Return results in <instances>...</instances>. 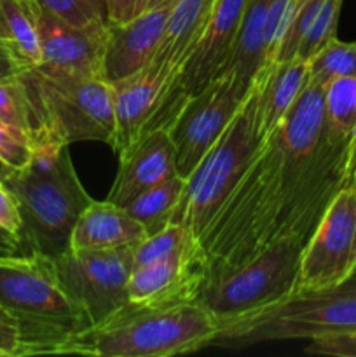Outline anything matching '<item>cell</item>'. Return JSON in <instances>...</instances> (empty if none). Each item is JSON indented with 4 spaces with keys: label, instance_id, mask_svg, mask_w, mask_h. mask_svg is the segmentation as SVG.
<instances>
[{
    "label": "cell",
    "instance_id": "cell-1",
    "mask_svg": "<svg viewBox=\"0 0 356 357\" xmlns=\"http://www.w3.org/2000/svg\"><path fill=\"white\" fill-rule=\"evenodd\" d=\"M346 149L348 142L327 138L323 87L309 82L198 239L206 282L276 241L311 237L328 202L344 187Z\"/></svg>",
    "mask_w": 356,
    "mask_h": 357
},
{
    "label": "cell",
    "instance_id": "cell-2",
    "mask_svg": "<svg viewBox=\"0 0 356 357\" xmlns=\"http://www.w3.org/2000/svg\"><path fill=\"white\" fill-rule=\"evenodd\" d=\"M220 321L201 302L126 305L110 319L73 335L61 354L96 357H170L215 342Z\"/></svg>",
    "mask_w": 356,
    "mask_h": 357
},
{
    "label": "cell",
    "instance_id": "cell-3",
    "mask_svg": "<svg viewBox=\"0 0 356 357\" xmlns=\"http://www.w3.org/2000/svg\"><path fill=\"white\" fill-rule=\"evenodd\" d=\"M6 185L20 202L21 255L56 258L68 250L75 222L94 201L77 176L68 145H35L31 162L14 171Z\"/></svg>",
    "mask_w": 356,
    "mask_h": 357
},
{
    "label": "cell",
    "instance_id": "cell-4",
    "mask_svg": "<svg viewBox=\"0 0 356 357\" xmlns=\"http://www.w3.org/2000/svg\"><path fill=\"white\" fill-rule=\"evenodd\" d=\"M0 307L20 321L28 356L61 354L73 335L91 328L63 288L54 260L40 253L0 258Z\"/></svg>",
    "mask_w": 356,
    "mask_h": 357
},
{
    "label": "cell",
    "instance_id": "cell-5",
    "mask_svg": "<svg viewBox=\"0 0 356 357\" xmlns=\"http://www.w3.org/2000/svg\"><path fill=\"white\" fill-rule=\"evenodd\" d=\"M260 75L255 77L246 100L205 159L185 180L184 194L171 223H184L195 241L201 237L234 185L243 176L251 157L264 142L258 114Z\"/></svg>",
    "mask_w": 356,
    "mask_h": 357
},
{
    "label": "cell",
    "instance_id": "cell-6",
    "mask_svg": "<svg viewBox=\"0 0 356 357\" xmlns=\"http://www.w3.org/2000/svg\"><path fill=\"white\" fill-rule=\"evenodd\" d=\"M349 330H356V274L337 288L293 291L264 309L227 321L213 344L234 349L271 340H311Z\"/></svg>",
    "mask_w": 356,
    "mask_h": 357
},
{
    "label": "cell",
    "instance_id": "cell-7",
    "mask_svg": "<svg viewBox=\"0 0 356 357\" xmlns=\"http://www.w3.org/2000/svg\"><path fill=\"white\" fill-rule=\"evenodd\" d=\"M40 124V143L114 139L112 84L100 77L47 75L37 68L20 73ZM34 145V146H35Z\"/></svg>",
    "mask_w": 356,
    "mask_h": 357
},
{
    "label": "cell",
    "instance_id": "cell-8",
    "mask_svg": "<svg viewBox=\"0 0 356 357\" xmlns=\"http://www.w3.org/2000/svg\"><path fill=\"white\" fill-rule=\"evenodd\" d=\"M307 239L293 236L276 241L248 261L206 282L199 300L220 324L279 302L295 291Z\"/></svg>",
    "mask_w": 356,
    "mask_h": 357
},
{
    "label": "cell",
    "instance_id": "cell-9",
    "mask_svg": "<svg viewBox=\"0 0 356 357\" xmlns=\"http://www.w3.org/2000/svg\"><path fill=\"white\" fill-rule=\"evenodd\" d=\"M244 3L246 0H216L205 33L173 79L161 89L159 100L142 136L154 129H166L188 98L227 72Z\"/></svg>",
    "mask_w": 356,
    "mask_h": 357
},
{
    "label": "cell",
    "instance_id": "cell-10",
    "mask_svg": "<svg viewBox=\"0 0 356 357\" xmlns=\"http://www.w3.org/2000/svg\"><path fill=\"white\" fill-rule=\"evenodd\" d=\"M52 260L63 288L82 307L91 326L110 319L128 305L135 246L114 250L68 248Z\"/></svg>",
    "mask_w": 356,
    "mask_h": 357
},
{
    "label": "cell",
    "instance_id": "cell-11",
    "mask_svg": "<svg viewBox=\"0 0 356 357\" xmlns=\"http://www.w3.org/2000/svg\"><path fill=\"white\" fill-rule=\"evenodd\" d=\"M356 274V188L344 185L332 197L300 255L295 291L342 286Z\"/></svg>",
    "mask_w": 356,
    "mask_h": 357
},
{
    "label": "cell",
    "instance_id": "cell-12",
    "mask_svg": "<svg viewBox=\"0 0 356 357\" xmlns=\"http://www.w3.org/2000/svg\"><path fill=\"white\" fill-rule=\"evenodd\" d=\"M250 89H244L232 73L225 72L185 101L166 128L178 176L184 180L191 176L225 131Z\"/></svg>",
    "mask_w": 356,
    "mask_h": 357
},
{
    "label": "cell",
    "instance_id": "cell-13",
    "mask_svg": "<svg viewBox=\"0 0 356 357\" xmlns=\"http://www.w3.org/2000/svg\"><path fill=\"white\" fill-rule=\"evenodd\" d=\"M35 26L40 45V65L37 70L47 75L103 79L108 28L94 31L73 26L38 3L35 7Z\"/></svg>",
    "mask_w": 356,
    "mask_h": 357
},
{
    "label": "cell",
    "instance_id": "cell-14",
    "mask_svg": "<svg viewBox=\"0 0 356 357\" xmlns=\"http://www.w3.org/2000/svg\"><path fill=\"white\" fill-rule=\"evenodd\" d=\"M206 282L205 258L194 243L157 264L133 268L128 282L129 305H166L201 296Z\"/></svg>",
    "mask_w": 356,
    "mask_h": 357
},
{
    "label": "cell",
    "instance_id": "cell-15",
    "mask_svg": "<svg viewBox=\"0 0 356 357\" xmlns=\"http://www.w3.org/2000/svg\"><path fill=\"white\" fill-rule=\"evenodd\" d=\"M175 0L147 9L128 23H108L103 79L117 82L150 65L166 28Z\"/></svg>",
    "mask_w": 356,
    "mask_h": 357
},
{
    "label": "cell",
    "instance_id": "cell-16",
    "mask_svg": "<svg viewBox=\"0 0 356 357\" xmlns=\"http://www.w3.org/2000/svg\"><path fill=\"white\" fill-rule=\"evenodd\" d=\"M177 174L173 143L166 129L140 136L119 155V171L107 195L108 202L126 206L142 192Z\"/></svg>",
    "mask_w": 356,
    "mask_h": 357
},
{
    "label": "cell",
    "instance_id": "cell-17",
    "mask_svg": "<svg viewBox=\"0 0 356 357\" xmlns=\"http://www.w3.org/2000/svg\"><path fill=\"white\" fill-rule=\"evenodd\" d=\"M164 82L166 77L152 63L126 79L112 82L115 131L110 146L117 155L126 152L142 136Z\"/></svg>",
    "mask_w": 356,
    "mask_h": 357
},
{
    "label": "cell",
    "instance_id": "cell-18",
    "mask_svg": "<svg viewBox=\"0 0 356 357\" xmlns=\"http://www.w3.org/2000/svg\"><path fill=\"white\" fill-rule=\"evenodd\" d=\"M215 2L216 0H175L164 33L150 61L166 77L164 86L173 79L205 33Z\"/></svg>",
    "mask_w": 356,
    "mask_h": 357
},
{
    "label": "cell",
    "instance_id": "cell-19",
    "mask_svg": "<svg viewBox=\"0 0 356 357\" xmlns=\"http://www.w3.org/2000/svg\"><path fill=\"white\" fill-rule=\"evenodd\" d=\"M147 236L145 227L136 222L126 208L108 201H93L75 222L70 248L114 250L136 246Z\"/></svg>",
    "mask_w": 356,
    "mask_h": 357
},
{
    "label": "cell",
    "instance_id": "cell-20",
    "mask_svg": "<svg viewBox=\"0 0 356 357\" xmlns=\"http://www.w3.org/2000/svg\"><path fill=\"white\" fill-rule=\"evenodd\" d=\"M260 75V98L258 114L260 128L267 136L285 119L295 105L302 91L309 84V65L302 59L271 63L258 72Z\"/></svg>",
    "mask_w": 356,
    "mask_h": 357
},
{
    "label": "cell",
    "instance_id": "cell-21",
    "mask_svg": "<svg viewBox=\"0 0 356 357\" xmlns=\"http://www.w3.org/2000/svg\"><path fill=\"white\" fill-rule=\"evenodd\" d=\"M35 0H0V51L21 70L40 65Z\"/></svg>",
    "mask_w": 356,
    "mask_h": 357
},
{
    "label": "cell",
    "instance_id": "cell-22",
    "mask_svg": "<svg viewBox=\"0 0 356 357\" xmlns=\"http://www.w3.org/2000/svg\"><path fill=\"white\" fill-rule=\"evenodd\" d=\"M269 6L271 0H246L244 3L232 59L227 68L244 89H250L255 77L265 65V24Z\"/></svg>",
    "mask_w": 356,
    "mask_h": 357
},
{
    "label": "cell",
    "instance_id": "cell-23",
    "mask_svg": "<svg viewBox=\"0 0 356 357\" xmlns=\"http://www.w3.org/2000/svg\"><path fill=\"white\" fill-rule=\"evenodd\" d=\"M185 180L178 174L154 185L149 190L142 192L138 197L133 199L126 211L145 227L147 234H156L161 229L171 223L175 209L180 202L181 194H184Z\"/></svg>",
    "mask_w": 356,
    "mask_h": 357
},
{
    "label": "cell",
    "instance_id": "cell-24",
    "mask_svg": "<svg viewBox=\"0 0 356 357\" xmlns=\"http://www.w3.org/2000/svg\"><path fill=\"white\" fill-rule=\"evenodd\" d=\"M325 132L335 143H346L356 126V77L332 80L323 87Z\"/></svg>",
    "mask_w": 356,
    "mask_h": 357
},
{
    "label": "cell",
    "instance_id": "cell-25",
    "mask_svg": "<svg viewBox=\"0 0 356 357\" xmlns=\"http://www.w3.org/2000/svg\"><path fill=\"white\" fill-rule=\"evenodd\" d=\"M0 122L30 135L34 145L40 139V124L20 75L0 80Z\"/></svg>",
    "mask_w": 356,
    "mask_h": 357
},
{
    "label": "cell",
    "instance_id": "cell-26",
    "mask_svg": "<svg viewBox=\"0 0 356 357\" xmlns=\"http://www.w3.org/2000/svg\"><path fill=\"white\" fill-rule=\"evenodd\" d=\"M309 82L325 87L332 80L356 77V42L332 38L307 61Z\"/></svg>",
    "mask_w": 356,
    "mask_h": 357
},
{
    "label": "cell",
    "instance_id": "cell-27",
    "mask_svg": "<svg viewBox=\"0 0 356 357\" xmlns=\"http://www.w3.org/2000/svg\"><path fill=\"white\" fill-rule=\"evenodd\" d=\"M194 243L198 241L184 223H168L159 232L150 234L142 243L136 244L133 268L147 267V265L166 260L173 255L185 251Z\"/></svg>",
    "mask_w": 356,
    "mask_h": 357
},
{
    "label": "cell",
    "instance_id": "cell-28",
    "mask_svg": "<svg viewBox=\"0 0 356 357\" xmlns=\"http://www.w3.org/2000/svg\"><path fill=\"white\" fill-rule=\"evenodd\" d=\"M323 2L325 0H290L285 26H283L281 38H279L272 63L290 61V59L295 58L300 42L313 24V21L316 20Z\"/></svg>",
    "mask_w": 356,
    "mask_h": 357
},
{
    "label": "cell",
    "instance_id": "cell-29",
    "mask_svg": "<svg viewBox=\"0 0 356 357\" xmlns=\"http://www.w3.org/2000/svg\"><path fill=\"white\" fill-rule=\"evenodd\" d=\"M73 26L103 31L108 28L107 0H35Z\"/></svg>",
    "mask_w": 356,
    "mask_h": 357
},
{
    "label": "cell",
    "instance_id": "cell-30",
    "mask_svg": "<svg viewBox=\"0 0 356 357\" xmlns=\"http://www.w3.org/2000/svg\"><path fill=\"white\" fill-rule=\"evenodd\" d=\"M342 0H325L316 20L304 35L297 51V59L309 61L320 49H323L332 38L337 37L339 16H341Z\"/></svg>",
    "mask_w": 356,
    "mask_h": 357
},
{
    "label": "cell",
    "instance_id": "cell-31",
    "mask_svg": "<svg viewBox=\"0 0 356 357\" xmlns=\"http://www.w3.org/2000/svg\"><path fill=\"white\" fill-rule=\"evenodd\" d=\"M34 157V142L21 129L0 122V160L10 169H24Z\"/></svg>",
    "mask_w": 356,
    "mask_h": 357
},
{
    "label": "cell",
    "instance_id": "cell-32",
    "mask_svg": "<svg viewBox=\"0 0 356 357\" xmlns=\"http://www.w3.org/2000/svg\"><path fill=\"white\" fill-rule=\"evenodd\" d=\"M304 352L314 356L356 357V330L325 333L311 338Z\"/></svg>",
    "mask_w": 356,
    "mask_h": 357
},
{
    "label": "cell",
    "instance_id": "cell-33",
    "mask_svg": "<svg viewBox=\"0 0 356 357\" xmlns=\"http://www.w3.org/2000/svg\"><path fill=\"white\" fill-rule=\"evenodd\" d=\"M0 356L21 357L28 356L27 340L20 321L0 307Z\"/></svg>",
    "mask_w": 356,
    "mask_h": 357
},
{
    "label": "cell",
    "instance_id": "cell-34",
    "mask_svg": "<svg viewBox=\"0 0 356 357\" xmlns=\"http://www.w3.org/2000/svg\"><path fill=\"white\" fill-rule=\"evenodd\" d=\"M0 229L7 230L17 237L23 229L20 202L3 180H0Z\"/></svg>",
    "mask_w": 356,
    "mask_h": 357
},
{
    "label": "cell",
    "instance_id": "cell-35",
    "mask_svg": "<svg viewBox=\"0 0 356 357\" xmlns=\"http://www.w3.org/2000/svg\"><path fill=\"white\" fill-rule=\"evenodd\" d=\"M143 13V0H107L108 23H128Z\"/></svg>",
    "mask_w": 356,
    "mask_h": 357
},
{
    "label": "cell",
    "instance_id": "cell-36",
    "mask_svg": "<svg viewBox=\"0 0 356 357\" xmlns=\"http://www.w3.org/2000/svg\"><path fill=\"white\" fill-rule=\"evenodd\" d=\"M21 251H23V248H21L20 237L0 229V253L6 255V257H13V255H21Z\"/></svg>",
    "mask_w": 356,
    "mask_h": 357
},
{
    "label": "cell",
    "instance_id": "cell-37",
    "mask_svg": "<svg viewBox=\"0 0 356 357\" xmlns=\"http://www.w3.org/2000/svg\"><path fill=\"white\" fill-rule=\"evenodd\" d=\"M23 70L6 54V52L0 51V80H7L13 79V77L20 75Z\"/></svg>",
    "mask_w": 356,
    "mask_h": 357
},
{
    "label": "cell",
    "instance_id": "cell-38",
    "mask_svg": "<svg viewBox=\"0 0 356 357\" xmlns=\"http://www.w3.org/2000/svg\"><path fill=\"white\" fill-rule=\"evenodd\" d=\"M13 173H14V169H10L9 166H6V164H3L2 160H0V180L6 181L7 178H9Z\"/></svg>",
    "mask_w": 356,
    "mask_h": 357
},
{
    "label": "cell",
    "instance_id": "cell-39",
    "mask_svg": "<svg viewBox=\"0 0 356 357\" xmlns=\"http://www.w3.org/2000/svg\"><path fill=\"white\" fill-rule=\"evenodd\" d=\"M164 2H166V0H143V10L152 9V7L161 6V3H164Z\"/></svg>",
    "mask_w": 356,
    "mask_h": 357
},
{
    "label": "cell",
    "instance_id": "cell-40",
    "mask_svg": "<svg viewBox=\"0 0 356 357\" xmlns=\"http://www.w3.org/2000/svg\"><path fill=\"white\" fill-rule=\"evenodd\" d=\"M2 257H6V255H2V253H0V258H2Z\"/></svg>",
    "mask_w": 356,
    "mask_h": 357
}]
</instances>
